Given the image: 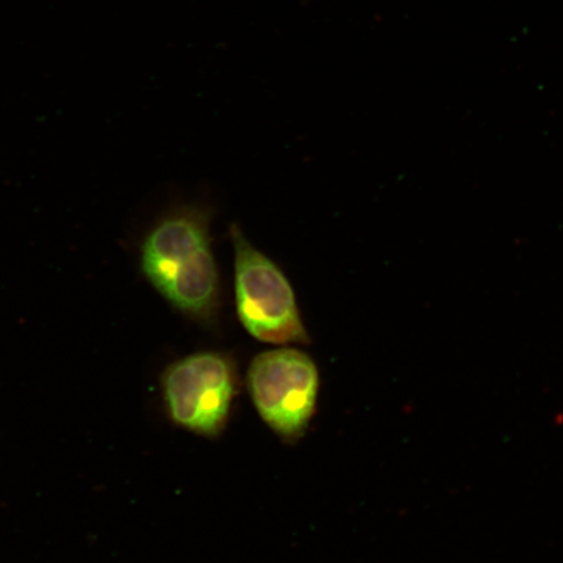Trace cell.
I'll list each match as a JSON object with an SVG mask.
<instances>
[{"mask_svg": "<svg viewBox=\"0 0 563 563\" xmlns=\"http://www.w3.org/2000/svg\"><path fill=\"white\" fill-rule=\"evenodd\" d=\"M207 208L174 209L147 232L140 250L145 278L187 319L211 325L220 314L221 276Z\"/></svg>", "mask_w": 563, "mask_h": 563, "instance_id": "obj_1", "label": "cell"}, {"mask_svg": "<svg viewBox=\"0 0 563 563\" xmlns=\"http://www.w3.org/2000/svg\"><path fill=\"white\" fill-rule=\"evenodd\" d=\"M230 238L236 314L246 332L277 346L311 342L297 295L284 271L249 241L239 224H231Z\"/></svg>", "mask_w": 563, "mask_h": 563, "instance_id": "obj_2", "label": "cell"}, {"mask_svg": "<svg viewBox=\"0 0 563 563\" xmlns=\"http://www.w3.org/2000/svg\"><path fill=\"white\" fill-rule=\"evenodd\" d=\"M161 389L175 426L216 439L227 429L236 397L235 363L223 352H196L168 365Z\"/></svg>", "mask_w": 563, "mask_h": 563, "instance_id": "obj_3", "label": "cell"}, {"mask_svg": "<svg viewBox=\"0 0 563 563\" xmlns=\"http://www.w3.org/2000/svg\"><path fill=\"white\" fill-rule=\"evenodd\" d=\"M246 386L260 417L279 439L295 442L306 434L320 390L311 356L292 347L262 352L250 365Z\"/></svg>", "mask_w": 563, "mask_h": 563, "instance_id": "obj_4", "label": "cell"}]
</instances>
